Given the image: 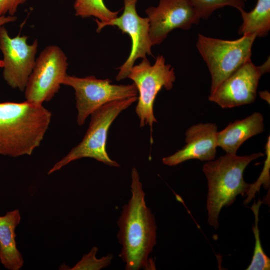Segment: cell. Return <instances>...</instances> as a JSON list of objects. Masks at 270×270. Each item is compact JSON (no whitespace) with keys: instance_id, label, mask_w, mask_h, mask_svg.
Here are the masks:
<instances>
[{"instance_id":"obj_8","label":"cell","mask_w":270,"mask_h":270,"mask_svg":"<svg viewBox=\"0 0 270 270\" xmlns=\"http://www.w3.org/2000/svg\"><path fill=\"white\" fill-rule=\"evenodd\" d=\"M67 60L56 46H48L43 50L36 60L24 89L26 101L42 104L54 96L67 75Z\"/></svg>"},{"instance_id":"obj_7","label":"cell","mask_w":270,"mask_h":270,"mask_svg":"<svg viewBox=\"0 0 270 270\" xmlns=\"http://www.w3.org/2000/svg\"><path fill=\"white\" fill-rule=\"evenodd\" d=\"M62 84L74 90L77 123L83 125L87 118L102 105L114 100L137 96L136 85L114 84L108 78L98 79L94 76L78 78L66 75Z\"/></svg>"},{"instance_id":"obj_3","label":"cell","mask_w":270,"mask_h":270,"mask_svg":"<svg viewBox=\"0 0 270 270\" xmlns=\"http://www.w3.org/2000/svg\"><path fill=\"white\" fill-rule=\"evenodd\" d=\"M264 156L260 152L242 156L226 154L204 164L202 171L208 186L206 208L210 226L217 229L222 208L232 204L238 194L247 193L250 184L244 180V170L250 162Z\"/></svg>"},{"instance_id":"obj_4","label":"cell","mask_w":270,"mask_h":270,"mask_svg":"<svg viewBox=\"0 0 270 270\" xmlns=\"http://www.w3.org/2000/svg\"><path fill=\"white\" fill-rule=\"evenodd\" d=\"M137 100L136 96L110 102L93 112L90 114L88 128L82 140L56 162L48 174L60 170L72 161L84 158L95 159L110 166L119 167V164L109 157L106 150L108 130L120 114Z\"/></svg>"},{"instance_id":"obj_16","label":"cell","mask_w":270,"mask_h":270,"mask_svg":"<svg viewBox=\"0 0 270 270\" xmlns=\"http://www.w3.org/2000/svg\"><path fill=\"white\" fill-rule=\"evenodd\" d=\"M240 12L242 23L238 30L239 34H254L260 38L268 35L270 30V0H258L250 12L243 10Z\"/></svg>"},{"instance_id":"obj_22","label":"cell","mask_w":270,"mask_h":270,"mask_svg":"<svg viewBox=\"0 0 270 270\" xmlns=\"http://www.w3.org/2000/svg\"><path fill=\"white\" fill-rule=\"evenodd\" d=\"M17 19V17L14 16H0V27L4 24L16 21Z\"/></svg>"},{"instance_id":"obj_11","label":"cell","mask_w":270,"mask_h":270,"mask_svg":"<svg viewBox=\"0 0 270 270\" xmlns=\"http://www.w3.org/2000/svg\"><path fill=\"white\" fill-rule=\"evenodd\" d=\"M28 36L11 38L4 26L0 27V49L3 54V77L13 88L24 91L36 63L38 42L27 43Z\"/></svg>"},{"instance_id":"obj_23","label":"cell","mask_w":270,"mask_h":270,"mask_svg":"<svg viewBox=\"0 0 270 270\" xmlns=\"http://www.w3.org/2000/svg\"><path fill=\"white\" fill-rule=\"evenodd\" d=\"M2 66H3V64H2V60L0 61V67H2Z\"/></svg>"},{"instance_id":"obj_13","label":"cell","mask_w":270,"mask_h":270,"mask_svg":"<svg viewBox=\"0 0 270 270\" xmlns=\"http://www.w3.org/2000/svg\"><path fill=\"white\" fill-rule=\"evenodd\" d=\"M218 126L214 123H200L190 126L186 131V144L174 154L164 157L162 163L176 166L190 160H214L216 153Z\"/></svg>"},{"instance_id":"obj_12","label":"cell","mask_w":270,"mask_h":270,"mask_svg":"<svg viewBox=\"0 0 270 270\" xmlns=\"http://www.w3.org/2000/svg\"><path fill=\"white\" fill-rule=\"evenodd\" d=\"M145 12L152 46L160 44L174 29L188 30L200 20L190 0H159L156 6H150Z\"/></svg>"},{"instance_id":"obj_1","label":"cell","mask_w":270,"mask_h":270,"mask_svg":"<svg viewBox=\"0 0 270 270\" xmlns=\"http://www.w3.org/2000/svg\"><path fill=\"white\" fill-rule=\"evenodd\" d=\"M131 197L122 208L118 220L120 254L127 270H148L154 264L148 258L156 244V225L154 214L146 205L145 194L138 172H131Z\"/></svg>"},{"instance_id":"obj_15","label":"cell","mask_w":270,"mask_h":270,"mask_svg":"<svg viewBox=\"0 0 270 270\" xmlns=\"http://www.w3.org/2000/svg\"><path fill=\"white\" fill-rule=\"evenodd\" d=\"M20 219L17 209L0 216V262L9 270H19L24 264L22 256L16 242L15 230Z\"/></svg>"},{"instance_id":"obj_5","label":"cell","mask_w":270,"mask_h":270,"mask_svg":"<svg viewBox=\"0 0 270 270\" xmlns=\"http://www.w3.org/2000/svg\"><path fill=\"white\" fill-rule=\"evenodd\" d=\"M256 36L244 35L229 40L198 34L196 48L206 62L212 78L210 94L242 64L250 59Z\"/></svg>"},{"instance_id":"obj_18","label":"cell","mask_w":270,"mask_h":270,"mask_svg":"<svg viewBox=\"0 0 270 270\" xmlns=\"http://www.w3.org/2000/svg\"><path fill=\"white\" fill-rule=\"evenodd\" d=\"M262 202L258 200L254 202L252 210L254 215V224L252 230L255 238V246L252 261L246 270H269L270 269V259L264 253L261 245L260 232L258 228V212Z\"/></svg>"},{"instance_id":"obj_2","label":"cell","mask_w":270,"mask_h":270,"mask_svg":"<svg viewBox=\"0 0 270 270\" xmlns=\"http://www.w3.org/2000/svg\"><path fill=\"white\" fill-rule=\"evenodd\" d=\"M51 112L28 101L0 102V154L31 155L48 128Z\"/></svg>"},{"instance_id":"obj_19","label":"cell","mask_w":270,"mask_h":270,"mask_svg":"<svg viewBox=\"0 0 270 270\" xmlns=\"http://www.w3.org/2000/svg\"><path fill=\"white\" fill-rule=\"evenodd\" d=\"M198 15L201 19L208 18L212 12L220 8L230 6L240 12L244 10L243 0H190Z\"/></svg>"},{"instance_id":"obj_17","label":"cell","mask_w":270,"mask_h":270,"mask_svg":"<svg viewBox=\"0 0 270 270\" xmlns=\"http://www.w3.org/2000/svg\"><path fill=\"white\" fill-rule=\"evenodd\" d=\"M74 8L75 15L82 18L94 16L96 22L104 24L118 17L120 10L112 11L104 0H74Z\"/></svg>"},{"instance_id":"obj_21","label":"cell","mask_w":270,"mask_h":270,"mask_svg":"<svg viewBox=\"0 0 270 270\" xmlns=\"http://www.w3.org/2000/svg\"><path fill=\"white\" fill-rule=\"evenodd\" d=\"M26 0H0V16L7 13L14 16L18 6L24 4Z\"/></svg>"},{"instance_id":"obj_20","label":"cell","mask_w":270,"mask_h":270,"mask_svg":"<svg viewBox=\"0 0 270 270\" xmlns=\"http://www.w3.org/2000/svg\"><path fill=\"white\" fill-rule=\"evenodd\" d=\"M98 248L94 246L90 251L84 254L72 270H100L107 267L111 262L113 256L108 254L100 258H97L96 254Z\"/></svg>"},{"instance_id":"obj_6","label":"cell","mask_w":270,"mask_h":270,"mask_svg":"<svg viewBox=\"0 0 270 270\" xmlns=\"http://www.w3.org/2000/svg\"><path fill=\"white\" fill-rule=\"evenodd\" d=\"M128 78L134 82L139 94L135 112L140 120V127L150 126L152 143L153 124L158 122L154 114V104L162 88L167 90L172 89L176 78L174 69L166 64L162 56L158 55L153 65L146 58H142L140 63L132 67Z\"/></svg>"},{"instance_id":"obj_14","label":"cell","mask_w":270,"mask_h":270,"mask_svg":"<svg viewBox=\"0 0 270 270\" xmlns=\"http://www.w3.org/2000/svg\"><path fill=\"white\" fill-rule=\"evenodd\" d=\"M264 120L261 113L254 112L242 120L230 123L223 130L218 132V146L226 154H236L246 140L264 130Z\"/></svg>"},{"instance_id":"obj_10","label":"cell","mask_w":270,"mask_h":270,"mask_svg":"<svg viewBox=\"0 0 270 270\" xmlns=\"http://www.w3.org/2000/svg\"><path fill=\"white\" fill-rule=\"evenodd\" d=\"M138 0H124L123 13L110 22L104 24L96 22V32H99L106 26H117L122 34H128L132 40V48L129 56L120 66L116 80L120 81L126 78L134 62L138 58H146V54L152 56V46L150 36L149 19L142 18L137 13L136 4Z\"/></svg>"},{"instance_id":"obj_9","label":"cell","mask_w":270,"mask_h":270,"mask_svg":"<svg viewBox=\"0 0 270 270\" xmlns=\"http://www.w3.org/2000/svg\"><path fill=\"white\" fill-rule=\"evenodd\" d=\"M270 68L269 58L260 66H255L251 59L248 60L210 94L209 100L222 108L252 103L256 96L259 80Z\"/></svg>"}]
</instances>
